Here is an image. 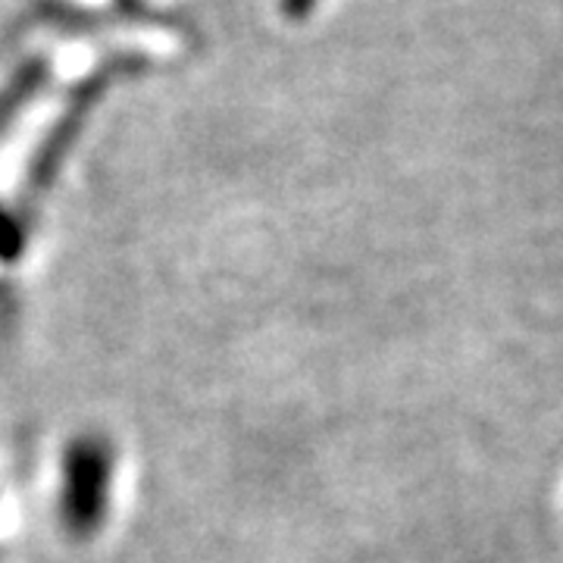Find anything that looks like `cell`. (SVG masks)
<instances>
[{
    "label": "cell",
    "instance_id": "6da1fadb",
    "mask_svg": "<svg viewBox=\"0 0 563 563\" xmlns=\"http://www.w3.org/2000/svg\"><path fill=\"white\" fill-rule=\"evenodd\" d=\"M113 457L103 439H79L69 444L63 461V523L73 536H91L107 510V485Z\"/></svg>",
    "mask_w": 563,
    "mask_h": 563
},
{
    "label": "cell",
    "instance_id": "7a4b0ae2",
    "mask_svg": "<svg viewBox=\"0 0 563 563\" xmlns=\"http://www.w3.org/2000/svg\"><path fill=\"white\" fill-rule=\"evenodd\" d=\"M117 73H120V66H103V69H98V73L91 76V79H85L79 88H76V95L69 98V107H66L63 120L51 129V135H47V141L41 144L38 157H35V163H32V173H29V191H38V185H44V181L57 173V163H60L63 154L69 151V144L76 141L79 129L85 125V117L91 113L95 101L101 98V91L107 88L110 76H117Z\"/></svg>",
    "mask_w": 563,
    "mask_h": 563
},
{
    "label": "cell",
    "instance_id": "3957f363",
    "mask_svg": "<svg viewBox=\"0 0 563 563\" xmlns=\"http://www.w3.org/2000/svg\"><path fill=\"white\" fill-rule=\"evenodd\" d=\"M47 76H51V66H47L44 57L22 63L20 73L0 91V135L16 122V117H20L29 103L35 101V95L44 88Z\"/></svg>",
    "mask_w": 563,
    "mask_h": 563
},
{
    "label": "cell",
    "instance_id": "277c9868",
    "mask_svg": "<svg viewBox=\"0 0 563 563\" xmlns=\"http://www.w3.org/2000/svg\"><path fill=\"white\" fill-rule=\"evenodd\" d=\"M20 242L22 235L20 229H16V222L0 213V257H13L20 251Z\"/></svg>",
    "mask_w": 563,
    "mask_h": 563
},
{
    "label": "cell",
    "instance_id": "5b68a950",
    "mask_svg": "<svg viewBox=\"0 0 563 563\" xmlns=\"http://www.w3.org/2000/svg\"><path fill=\"white\" fill-rule=\"evenodd\" d=\"M313 3H317V0H285L282 7H285V16L301 20V16H307V10H310Z\"/></svg>",
    "mask_w": 563,
    "mask_h": 563
}]
</instances>
